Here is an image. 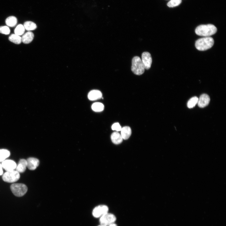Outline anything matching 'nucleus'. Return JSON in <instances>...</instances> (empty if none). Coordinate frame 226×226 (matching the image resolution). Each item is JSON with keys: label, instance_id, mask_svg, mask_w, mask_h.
I'll list each match as a JSON object with an SVG mask.
<instances>
[{"label": "nucleus", "instance_id": "nucleus-1", "mask_svg": "<svg viewBox=\"0 0 226 226\" xmlns=\"http://www.w3.org/2000/svg\"><path fill=\"white\" fill-rule=\"evenodd\" d=\"M217 30V28L214 25L209 24L199 25L196 28L195 32L197 35L205 37L214 34Z\"/></svg>", "mask_w": 226, "mask_h": 226}, {"label": "nucleus", "instance_id": "nucleus-2", "mask_svg": "<svg viewBox=\"0 0 226 226\" xmlns=\"http://www.w3.org/2000/svg\"><path fill=\"white\" fill-rule=\"evenodd\" d=\"M214 43V41L213 38L210 36L205 37L197 40L195 46L198 50L204 51L211 48Z\"/></svg>", "mask_w": 226, "mask_h": 226}, {"label": "nucleus", "instance_id": "nucleus-3", "mask_svg": "<svg viewBox=\"0 0 226 226\" xmlns=\"http://www.w3.org/2000/svg\"><path fill=\"white\" fill-rule=\"evenodd\" d=\"M144 65L141 58L138 56L134 57L132 60L131 70L137 75L142 74L145 71Z\"/></svg>", "mask_w": 226, "mask_h": 226}, {"label": "nucleus", "instance_id": "nucleus-4", "mask_svg": "<svg viewBox=\"0 0 226 226\" xmlns=\"http://www.w3.org/2000/svg\"><path fill=\"white\" fill-rule=\"evenodd\" d=\"M12 192L16 196L21 197L23 196L27 192V186L22 183H14L10 186Z\"/></svg>", "mask_w": 226, "mask_h": 226}, {"label": "nucleus", "instance_id": "nucleus-5", "mask_svg": "<svg viewBox=\"0 0 226 226\" xmlns=\"http://www.w3.org/2000/svg\"><path fill=\"white\" fill-rule=\"evenodd\" d=\"M20 177L19 173L14 170L7 171L3 175V181L8 183H13L19 180Z\"/></svg>", "mask_w": 226, "mask_h": 226}, {"label": "nucleus", "instance_id": "nucleus-6", "mask_svg": "<svg viewBox=\"0 0 226 226\" xmlns=\"http://www.w3.org/2000/svg\"><path fill=\"white\" fill-rule=\"evenodd\" d=\"M116 216L113 214L107 213L100 217L99 221L100 225L109 226L116 220Z\"/></svg>", "mask_w": 226, "mask_h": 226}, {"label": "nucleus", "instance_id": "nucleus-7", "mask_svg": "<svg viewBox=\"0 0 226 226\" xmlns=\"http://www.w3.org/2000/svg\"><path fill=\"white\" fill-rule=\"evenodd\" d=\"M108 207L105 205H100L96 207L93 210L92 215L96 218L100 217L102 215L108 213Z\"/></svg>", "mask_w": 226, "mask_h": 226}, {"label": "nucleus", "instance_id": "nucleus-8", "mask_svg": "<svg viewBox=\"0 0 226 226\" xmlns=\"http://www.w3.org/2000/svg\"><path fill=\"white\" fill-rule=\"evenodd\" d=\"M141 60L145 69H149L152 63V58L150 53L148 52H143L142 55Z\"/></svg>", "mask_w": 226, "mask_h": 226}, {"label": "nucleus", "instance_id": "nucleus-9", "mask_svg": "<svg viewBox=\"0 0 226 226\" xmlns=\"http://www.w3.org/2000/svg\"><path fill=\"white\" fill-rule=\"evenodd\" d=\"M1 165L3 168L7 171L13 170L17 167L16 163L10 159L4 160L2 162Z\"/></svg>", "mask_w": 226, "mask_h": 226}, {"label": "nucleus", "instance_id": "nucleus-10", "mask_svg": "<svg viewBox=\"0 0 226 226\" xmlns=\"http://www.w3.org/2000/svg\"><path fill=\"white\" fill-rule=\"evenodd\" d=\"M210 101L209 96L205 94H202L198 99V105L200 108H203L208 105Z\"/></svg>", "mask_w": 226, "mask_h": 226}, {"label": "nucleus", "instance_id": "nucleus-11", "mask_svg": "<svg viewBox=\"0 0 226 226\" xmlns=\"http://www.w3.org/2000/svg\"><path fill=\"white\" fill-rule=\"evenodd\" d=\"M27 167L30 170H34L39 166V160L35 158L30 157L26 160Z\"/></svg>", "mask_w": 226, "mask_h": 226}, {"label": "nucleus", "instance_id": "nucleus-12", "mask_svg": "<svg viewBox=\"0 0 226 226\" xmlns=\"http://www.w3.org/2000/svg\"><path fill=\"white\" fill-rule=\"evenodd\" d=\"M102 97L101 91L97 90L90 91L88 94V99L91 100H94L100 99Z\"/></svg>", "mask_w": 226, "mask_h": 226}, {"label": "nucleus", "instance_id": "nucleus-13", "mask_svg": "<svg viewBox=\"0 0 226 226\" xmlns=\"http://www.w3.org/2000/svg\"><path fill=\"white\" fill-rule=\"evenodd\" d=\"M121 132V135L124 140L128 139L132 133L131 128L128 126H125L122 128Z\"/></svg>", "mask_w": 226, "mask_h": 226}, {"label": "nucleus", "instance_id": "nucleus-14", "mask_svg": "<svg viewBox=\"0 0 226 226\" xmlns=\"http://www.w3.org/2000/svg\"><path fill=\"white\" fill-rule=\"evenodd\" d=\"M34 37V34L32 32L28 31L22 36V41L24 44H29L32 41Z\"/></svg>", "mask_w": 226, "mask_h": 226}, {"label": "nucleus", "instance_id": "nucleus-15", "mask_svg": "<svg viewBox=\"0 0 226 226\" xmlns=\"http://www.w3.org/2000/svg\"><path fill=\"white\" fill-rule=\"evenodd\" d=\"M111 139L112 143L116 144H120L123 139L121 134L117 132H114L111 134Z\"/></svg>", "mask_w": 226, "mask_h": 226}, {"label": "nucleus", "instance_id": "nucleus-16", "mask_svg": "<svg viewBox=\"0 0 226 226\" xmlns=\"http://www.w3.org/2000/svg\"><path fill=\"white\" fill-rule=\"evenodd\" d=\"M27 167L26 160L24 159H21L19 161L18 164L16 168V170L19 173L24 172Z\"/></svg>", "mask_w": 226, "mask_h": 226}, {"label": "nucleus", "instance_id": "nucleus-17", "mask_svg": "<svg viewBox=\"0 0 226 226\" xmlns=\"http://www.w3.org/2000/svg\"><path fill=\"white\" fill-rule=\"evenodd\" d=\"M6 24L9 27H13L15 26L17 22V19L14 16H10L8 17L6 19Z\"/></svg>", "mask_w": 226, "mask_h": 226}, {"label": "nucleus", "instance_id": "nucleus-18", "mask_svg": "<svg viewBox=\"0 0 226 226\" xmlns=\"http://www.w3.org/2000/svg\"><path fill=\"white\" fill-rule=\"evenodd\" d=\"M23 25L25 29L28 31L34 30L37 28L36 24L31 21L25 22H24Z\"/></svg>", "mask_w": 226, "mask_h": 226}, {"label": "nucleus", "instance_id": "nucleus-19", "mask_svg": "<svg viewBox=\"0 0 226 226\" xmlns=\"http://www.w3.org/2000/svg\"><path fill=\"white\" fill-rule=\"evenodd\" d=\"M8 39L11 42L17 44H19L22 42L21 37L15 34L11 35L9 36Z\"/></svg>", "mask_w": 226, "mask_h": 226}, {"label": "nucleus", "instance_id": "nucleus-20", "mask_svg": "<svg viewBox=\"0 0 226 226\" xmlns=\"http://www.w3.org/2000/svg\"><path fill=\"white\" fill-rule=\"evenodd\" d=\"M92 109L94 111L101 112L104 110V106L103 104L100 102H95L92 105Z\"/></svg>", "mask_w": 226, "mask_h": 226}, {"label": "nucleus", "instance_id": "nucleus-21", "mask_svg": "<svg viewBox=\"0 0 226 226\" xmlns=\"http://www.w3.org/2000/svg\"><path fill=\"white\" fill-rule=\"evenodd\" d=\"M10 155V152L6 149H0V162H3Z\"/></svg>", "mask_w": 226, "mask_h": 226}, {"label": "nucleus", "instance_id": "nucleus-22", "mask_svg": "<svg viewBox=\"0 0 226 226\" xmlns=\"http://www.w3.org/2000/svg\"><path fill=\"white\" fill-rule=\"evenodd\" d=\"M198 98L196 96L191 98L188 101L187 106L189 108L194 107L198 103Z\"/></svg>", "mask_w": 226, "mask_h": 226}, {"label": "nucleus", "instance_id": "nucleus-23", "mask_svg": "<svg viewBox=\"0 0 226 226\" xmlns=\"http://www.w3.org/2000/svg\"><path fill=\"white\" fill-rule=\"evenodd\" d=\"M25 30L24 25L21 24H19L15 28L14 32L15 34L20 36L24 34Z\"/></svg>", "mask_w": 226, "mask_h": 226}, {"label": "nucleus", "instance_id": "nucleus-24", "mask_svg": "<svg viewBox=\"0 0 226 226\" xmlns=\"http://www.w3.org/2000/svg\"><path fill=\"white\" fill-rule=\"evenodd\" d=\"M181 2V0H171L167 4L169 7H174L179 5Z\"/></svg>", "mask_w": 226, "mask_h": 226}, {"label": "nucleus", "instance_id": "nucleus-25", "mask_svg": "<svg viewBox=\"0 0 226 226\" xmlns=\"http://www.w3.org/2000/svg\"><path fill=\"white\" fill-rule=\"evenodd\" d=\"M10 32V30L7 26H0V33L5 35H8Z\"/></svg>", "mask_w": 226, "mask_h": 226}, {"label": "nucleus", "instance_id": "nucleus-26", "mask_svg": "<svg viewBox=\"0 0 226 226\" xmlns=\"http://www.w3.org/2000/svg\"><path fill=\"white\" fill-rule=\"evenodd\" d=\"M122 127L119 123L116 122L113 124L112 126V129L116 131L117 132L121 131Z\"/></svg>", "mask_w": 226, "mask_h": 226}, {"label": "nucleus", "instance_id": "nucleus-27", "mask_svg": "<svg viewBox=\"0 0 226 226\" xmlns=\"http://www.w3.org/2000/svg\"><path fill=\"white\" fill-rule=\"evenodd\" d=\"M3 167L1 164L0 163V175L3 174Z\"/></svg>", "mask_w": 226, "mask_h": 226}, {"label": "nucleus", "instance_id": "nucleus-28", "mask_svg": "<svg viewBox=\"0 0 226 226\" xmlns=\"http://www.w3.org/2000/svg\"><path fill=\"white\" fill-rule=\"evenodd\" d=\"M109 226H117V225L114 223L111 224Z\"/></svg>", "mask_w": 226, "mask_h": 226}, {"label": "nucleus", "instance_id": "nucleus-29", "mask_svg": "<svg viewBox=\"0 0 226 226\" xmlns=\"http://www.w3.org/2000/svg\"><path fill=\"white\" fill-rule=\"evenodd\" d=\"M98 226H104V225H100H100H98Z\"/></svg>", "mask_w": 226, "mask_h": 226}]
</instances>
